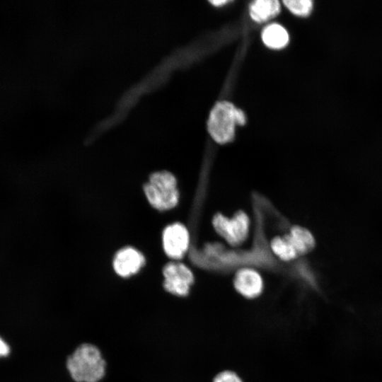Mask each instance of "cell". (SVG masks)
<instances>
[{"label": "cell", "mask_w": 382, "mask_h": 382, "mask_svg": "<svg viewBox=\"0 0 382 382\" xmlns=\"http://www.w3.org/2000/svg\"><path fill=\"white\" fill-rule=\"evenodd\" d=\"M66 368L76 382H98L105 373V361L95 345H79L66 359Z\"/></svg>", "instance_id": "1"}, {"label": "cell", "mask_w": 382, "mask_h": 382, "mask_svg": "<svg viewBox=\"0 0 382 382\" xmlns=\"http://www.w3.org/2000/svg\"><path fill=\"white\" fill-rule=\"evenodd\" d=\"M245 122L244 112L227 101L217 103L210 112L207 128L213 139L219 144L231 141L235 134L236 125Z\"/></svg>", "instance_id": "2"}, {"label": "cell", "mask_w": 382, "mask_h": 382, "mask_svg": "<svg viewBox=\"0 0 382 382\" xmlns=\"http://www.w3.org/2000/svg\"><path fill=\"white\" fill-rule=\"evenodd\" d=\"M146 197L155 209L163 211L175 207L179 192L175 176L166 170L153 173L144 187Z\"/></svg>", "instance_id": "3"}, {"label": "cell", "mask_w": 382, "mask_h": 382, "mask_svg": "<svg viewBox=\"0 0 382 382\" xmlns=\"http://www.w3.org/2000/svg\"><path fill=\"white\" fill-rule=\"evenodd\" d=\"M212 224L218 234L233 246L243 243L248 236L250 219L243 211L237 212L232 218L218 213L214 216Z\"/></svg>", "instance_id": "4"}, {"label": "cell", "mask_w": 382, "mask_h": 382, "mask_svg": "<svg viewBox=\"0 0 382 382\" xmlns=\"http://www.w3.org/2000/svg\"><path fill=\"white\" fill-rule=\"evenodd\" d=\"M163 287L178 296H187L194 282V275L188 267L181 262H170L163 270Z\"/></svg>", "instance_id": "5"}, {"label": "cell", "mask_w": 382, "mask_h": 382, "mask_svg": "<svg viewBox=\"0 0 382 382\" xmlns=\"http://www.w3.org/2000/svg\"><path fill=\"white\" fill-rule=\"evenodd\" d=\"M190 244L189 232L180 223L168 226L163 232V246L166 254L174 260L181 259Z\"/></svg>", "instance_id": "6"}, {"label": "cell", "mask_w": 382, "mask_h": 382, "mask_svg": "<svg viewBox=\"0 0 382 382\" xmlns=\"http://www.w3.org/2000/svg\"><path fill=\"white\" fill-rule=\"evenodd\" d=\"M145 258L139 250L126 247L120 250L113 260V268L120 277H128L137 273L144 266Z\"/></svg>", "instance_id": "7"}, {"label": "cell", "mask_w": 382, "mask_h": 382, "mask_svg": "<svg viewBox=\"0 0 382 382\" xmlns=\"http://www.w3.org/2000/svg\"><path fill=\"white\" fill-rule=\"evenodd\" d=\"M233 285L236 290L247 299H255L261 294L263 281L261 275L252 268L240 269L235 274Z\"/></svg>", "instance_id": "8"}, {"label": "cell", "mask_w": 382, "mask_h": 382, "mask_svg": "<svg viewBox=\"0 0 382 382\" xmlns=\"http://www.w3.org/2000/svg\"><path fill=\"white\" fill-rule=\"evenodd\" d=\"M287 235L298 257L308 254L315 248V238L305 227L294 226Z\"/></svg>", "instance_id": "9"}, {"label": "cell", "mask_w": 382, "mask_h": 382, "mask_svg": "<svg viewBox=\"0 0 382 382\" xmlns=\"http://www.w3.org/2000/svg\"><path fill=\"white\" fill-rule=\"evenodd\" d=\"M280 11V4L277 0H256L249 6L251 18L256 22L266 21Z\"/></svg>", "instance_id": "10"}, {"label": "cell", "mask_w": 382, "mask_h": 382, "mask_svg": "<svg viewBox=\"0 0 382 382\" xmlns=\"http://www.w3.org/2000/svg\"><path fill=\"white\" fill-rule=\"evenodd\" d=\"M264 43L272 49L284 47L289 41L286 30L279 24H271L265 28L262 33Z\"/></svg>", "instance_id": "11"}, {"label": "cell", "mask_w": 382, "mask_h": 382, "mask_svg": "<svg viewBox=\"0 0 382 382\" xmlns=\"http://www.w3.org/2000/svg\"><path fill=\"white\" fill-rule=\"evenodd\" d=\"M270 247L273 253L282 260L290 261L298 257L287 234L274 237Z\"/></svg>", "instance_id": "12"}, {"label": "cell", "mask_w": 382, "mask_h": 382, "mask_svg": "<svg viewBox=\"0 0 382 382\" xmlns=\"http://www.w3.org/2000/svg\"><path fill=\"white\" fill-rule=\"evenodd\" d=\"M283 3L291 13L299 16H307L313 9L311 0H286Z\"/></svg>", "instance_id": "13"}, {"label": "cell", "mask_w": 382, "mask_h": 382, "mask_svg": "<svg viewBox=\"0 0 382 382\" xmlns=\"http://www.w3.org/2000/svg\"><path fill=\"white\" fill-rule=\"evenodd\" d=\"M212 382H243V381L235 372L224 371L218 374Z\"/></svg>", "instance_id": "14"}, {"label": "cell", "mask_w": 382, "mask_h": 382, "mask_svg": "<svg viewBox=\"0 0 382 382\" xmlns=\"http://www.w3.org/2000/svg\"><path fill=\"white\" fill-rule=\"evenodd\" d=\"M9 352L8 345L0 337V357L7 356Z\"/></svg>", "instance_id": "15"}, {"label": "cell", "mask_w": 382, "mask_h": 382, "mask_svg": "<svg viewBox=\"0 0 382 382\" xmlns=\"http://www.w3.org/2000/svg\"><path fill=\"white\" fill-rule=\"evenodd\" d=\"M230 1L228 0H214V1H209V2L216 6H219L223 4H226L228 3Z\"/></svg>", "instance_id": "16"}]
</instances>
